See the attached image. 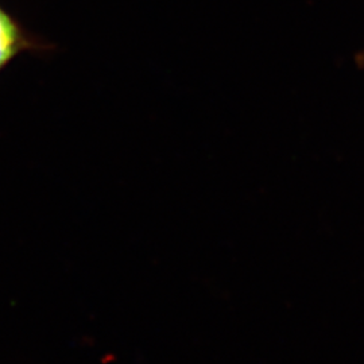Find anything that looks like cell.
Segmentation results:
<instances>
[{
  "label": "cell",
  "instance_id": "6da1fadb",
  "mask_svg": "<svg viewBox=\"0 0 364 364\" xmlns=\"http://www.w3.org/2000/svg\"><path fill=\"white\" fill-rule=\"evenodd\" d=\"M50 46L31 34L0 4V73L23 53L48 52Z\"/></svg>",
  "mask_w": 364,
  "mask_h": 364
}]
</instances>
